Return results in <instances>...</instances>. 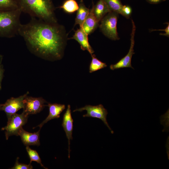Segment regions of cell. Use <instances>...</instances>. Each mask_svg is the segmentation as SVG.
Wrapping results in <instances>:
<instances>
[{
  "label": "cell",
  "mask_w": 169,
  "mask_h": 169,
  "mask_svg": "<svg viewBox=\"0 0 169 169\" xmlns=\"http://www.w3.org/2000/svg\"><path fill=\"white\" fill-rule=\"evenodd\" d=\"M18 34L22 37L30 51L42 58L51 60L61 59L66 42L63 27L31 17L25 24H21Z\"/></svg>",
  "instance_id": "1"
},
{
  "label": "cell",
  "mask_w": 169,
  "mask_h": 169,
  "mask_svg": "<svg viewBox=\"0 0 169 169\" xmlns=\"http://www.w3.org/2000/svg\"><path fill=\"white\" fill-rule=\"evenodd\" d=\"M21 11L46 22L57 23L52 0H15Z\"/></svg>",
  "instance_id": "2"
},
{
  "label": "cell",
  "mask_w": 169,
  "mask_h": 169,
  "mask_svg": "<svg viewBox=\"0 0 169 169\" xmlns=\"http://www.w3.org/2000/svg\"><path fill=\"white\" fill-rule=\"evenodd\" d=\"M22 12L19 8L0 10V36L12 38L18 34Z\"/></svg>",
  "instance_id": "3"
},
{
  "label": "cell",
  "mask_w": 169,
  "mask_h": 169,
  "mask_svg": "<svg viewBox=\"0 0 169 169\" xmlns=\"http://www.w3.org/2000/svg\"><path fill=\"white\" fill-rule=\"evenodd\" d=\"M118 14L112 11L109 13L101 20L100 25V29L103 34L113 40L119 39L116 27Z\"/></svg>",
  "instance_id": "4"
},
{
  "label": "cell",
  "mask_w": 169,
  "mask_h": 169,
  "mask_svg": "<svg viewBox=\"0 0 169 169\" xmlns=\"http://www.w3.org/2000/svg\"><path fill=\"white\" fill-rule=\"evenodd\" d=\"M28 115L23 111L20 114L16 113L8 119L7 125L1 129L5 131L6 140L11 136H18L19 131L27 122Z\"/></svg>",
  "instance_id": "5"
},
{
  "label": "cell",
  "mask_w": 169,
  "mask_h": 169,
  "mask_svg": "<svg viewBox=\"0 0 169 169\" xmlns=\"http://www.w3.org/2000/svg\"><path fill=\"white\" fill-rule=\"evenodd\" d=\"M84 110L87 111V113L83 115V117L95 118L101 120L107 127L111 133L112 134L114 133V131L109 125L107 120V115L108 113L107 111L102 105L100 104L95 106L87 105L84 107L76 109L73 112H81Z\"/></svg>",
  "instance_id": "6"
},
{
  "label": "cell",
  "mask_w": 169,
  "mask_h": 169,
  "mask_svg": "<svg viewBox=\"0 0 169 169\" xmlns=\"http://www.w3.org/2000/svg\"><path fill=\"white\" fill-rule=\"evenodd\" d=\"M28 93V92H27L25 94L18 97H11L8 99L1 107L0 110L4 111L8 119H9L13 115L16 113L19 110L23 109L24 100Z\"/></svg>",
  "instance_id": "7"
},
{
  "label": "cell",
  "mask_w": 169,
  "mask_h": 169,
  "mask_svg": "<svg viewBox=\"0 0 169 169\" xmlns=\"http://www.w3.org/2000/svg\"><path fill=\"white\" fill-rule=\"evenodd\" d=\"M47 101L42 97H33L28 95L24 100L23 112L28 115L40 112L44 108Z\"/></svg>",
  "instance_id": "8"
},
{
  "label": "cell",
  "mask_w": 169,
  "mask_h": 169,
  "mask_svg": "<svg viewBox=\"0 0 169 169\" xmlns=\"http://www.w3.org/2000/svg\"><path fill=\"white\" fill-rule=\"evenodd\" d=\"M132 28L131 33V46L127 54L121 59L116 64H111L110 68L111 70H114L121 68L130 67L134 69L131 64V60L132 55L135 54L134 52V46L135 43L134 36L136 27L133 20H132Z\"/></svg>",
  "instance_id": "9"
},
{
  "label": "cell",
  "mask_w": 169,
  "mask_h": 169,
  "mask_svg": "<svg viewBox=\"0 0 169 169\" xmlns=\"http://www.w3.org/2000/svg\"><path fill=\"white\" fill-rule=\"evenodd\" d=\"M73 120L71 116L70 106L68 105L67 108L64 114L62 126L65 131L68 142V157L70 158V141L73 139Z\"/></svg>",
  "instance_id": "10"
},
{
  "label": "cell",
  "mask_w": 169,
  "mask_h": 169,
  "mask_svg": "<svg viewBox=\"0 0 169 169\" xmlns=\"http://www.w3.org/2000/svg\"><path fill=\"white\" fill-rule=\"evenodd\" d=\"M40 129L39 130L36 132L32 133L26 131L22 128L19 131L18 136H20L22 141L24 145L38 146L40 145Z\"/></svg>",
  "instance_id": "11"
},
{
  "label": "cell",
  "mask_w": 169,
  "mask_h": 169,
  "mask_svg": "<svg viewBox=\"0 0 169 169\" xmlns=\"http://www.w3.org/2000/svg\"><path fill=\"white\" fill-rule=\"evenodd\" d=\"M88 35L82 28L80 27L75 32L71 38L77 41L80 45L82 50H87L91 55L94 51L89 43Z\"/></svg>",
  "instance_id": "12"
},
{
  "label": "cell",
  "mask_w": 169,
  "mask_h": 169,
  "mask_svg": "<svg viewBox=\"0 0 169 169\" xmlns=\"http://www.w3.org/2000/svg\"><path fill=\"white\" fill-rule=\"evenodd\" d=\"M46 106L49 107V114L42 123L36 126V127H39L40 129L45 123L53 119L59 118L60 117V114L65 108L64 105L57 103H49Z\"/></svg>",
  "instance_id": "13"
},
{
  "label": "cell",
  "mask_w": 169,
  "mask_h": 169,
  "mask_svg": "<svg viewBox=\"0 0 169 169\" xmlns=\"http://www.w3.org/2000/svg\"><path fill=\"white\" fill-rule=\"evenodd\" d=\"M99 22L94 14L92 7L90 10L82 27L81 28H82L85 33L89 35L96 29L98 26Z\"/></svg>",
  "instance_id": "14"
},
{
  "label": "cell",
  "mask_w": 169,
  "mask_h": 169,
  "mask_svg": "<svg viewBox=\"0 0 169 169\" xmlns=\"http://www.w3.org/2000/svg\"><path fill=\"white\" fill-rule=\"evenodd\" d=\"M94 14L99 22L109 13L111 12L104 0H100L96 4L93 6Z\"/></svg>",
  "instance_id": "15"
},
{
  "label": "cell",
  "mask_w": 169,
  "mask_h": 169,
  "mask_svg": "<svg viewBox=\"0 0 169 169\" xmlns=\"http://www.w3.org/2000/svg\"><path fill=\"white\" fill-rule=\"evenodd\" d=\"M79 6L75 19V25L79 24L80 27H82L89 13L90 9L85 6L82 0L80 1Z\"/></svg>",
  "instance_id": "16"
},
{
  "label": "cell",
  "mask_w": 169,
  "mask_h": 169,
  "mask_svg": "<svg viewBox=\"0 0 169 169\" xmlns=\"http://www.w3.org/2000/svg\"><path fill=\"white\" fill-rule=\"evenodd\" d=\"M79 7L75 0H66L59 8L62 9L67 13H72L77 11Z\"/></svg>",
  "instance_id": "17"
},
{
  "label": "cell",
  "mask_w": 169,
  "mask_h": 169,
  "mask_svg": "<svg viewBox=\"0 0 169 169\" xmlns=\"http://www.w3.org/2000/svg\"><path fill=\"white\" fill-rule=\"evenodd\" d=\"M92 60L89 66L90 73L96 71L107 67L105 63H103L97 59L95 55H91Z\"/></svg>",
  "instance_id": "18"
},
{
  "label": "cell",
  "mask_w": 169,
  "mask_h": 169,
  "mask_svg": "<svg viewBox=\"0 0 169 169\" xmlns=\"http://www.w3.org/2000/svg\"><path fill=\"white\" fill-rule=\"evenodd\" d=\"M111 11L121 15L123 5L120 0H104Z\"/></svg>",
  "instance_id": "19"
},
{
  "label": "cell",
  "mask_w": 169,
  "mask_h": 169,
  "mask_svg": "<svg viewBox=\"0 0 169 169\" xmlns=\"http://www.w3.org/2000/svg\"><path fill=\"white\" fill-rule=\"evenodd\" d=\"M18 8L15 0H0V10H9Z\"/></svg>",
  "instance_id": "20"
},
{
  "label": "cell",
  "mask_w": 169,
  "mask_h": 169,
  "mask_svg": "<svg viewBox=\"0 0 169 169\" xmlns=\"http://www.w3.org/2000/svg\"><path fill=\"white\" fill-rule=\"evenodd\" d=\"M26 149L30 159V163L32 161H35L39 164L44 168L47 169L42 164L41 159L36 151L31 149L29 146H26Z\"/></svg>",
  "instance_id": "21"
},
{
  "label": "cell",
  "mask_w": 169,
  "mask_h": 169,
  "mask_svg": "<svg viewBox=\"0 0 169 169\" xmlns=\"http://www.w3.org/2000/svg\"><path fill=\"white\" fill-rule=\"evenodd\" d=\"M19 158L18 157L14 166L11 168V169H32L33 167L30 163L28 164H26L20 163L18 162Z\"/></svg>",
  "instance_id": "22"
},
{
  "label": "cell",
  "mask_w": 169,
  "mask_h": 169,
  "mask_svg": "<svg viewBox=\"0 0 169 169\" xmlns=\"http://www.w3.org/2000/svg\"><path fill=\"white\" fill-rule=\"evenodd\" d=\"M132 12L131 7L128 5H123L121 15L127 18H130Z\"/></svg>",
  "instance_id": "23"
},
{
  "label": "cell",
  "mask_w": 169,
  "mask_h": 169,
  "mask_svg": "<svg viewBox=\"0 0 169 169\" xmlns=\"http://www.w3.org/2000/svg\"><path fill=\"white\" fill-rule=\"evenodd\" d=\"M0 62V90L1 89V82L3 76V73L4 72V69L3 68V66L2 64V57L1 56Z\"/></svg>",
  "instance_id": "24"
},
{
  "label": "cell",
  "mask_w": 169,
  "mask_h": 169,
  "mask_svg": "<svg viewBox=\"0 0 169 169\" xmlns=\"http://www.w3.org/2000/svg\"><path fill=\"white\" fill-rule=\"evenodd\" d=\"M167 26L166 28L163 29H152L151 30V32L155 31H164L165 33H160V34L162 35H164L169 37V23H167Z\"/></svg>",
  "instance_id": "25"
},
{
  "label": "cell",
  "mask_w": 169,
  "mask_h": 169,
  "mask_svg": "<svg viewBox=\"0 0 169 169\" xmlns=\"http://www.w3.org/2000/svg\"><path fill=\"white\" fill-rule=\"evenodd\" d=\"M148 2L151 3H157L165 0H147Z\"/></svg>",
  "instance_id": "26"
},
{
  "label": "cell",
  "mask_w": 169,
  "mask_h": 169,
  "mask_svg": "<svg viewBox=\"0 0 169 169\" xmlns=\"http://www.w3.org/2000/svg\"><path fill=\"white\" fill-rule=\"evenodd\" d=\"M3 104H0V108L3 105Z\"/></svg>",
  "instance_id": "27"
}]
</instances>
